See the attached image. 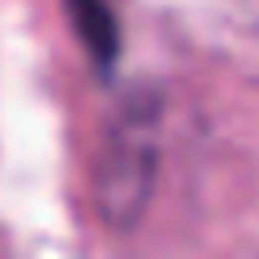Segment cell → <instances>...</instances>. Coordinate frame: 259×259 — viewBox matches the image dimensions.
I'll use <instances>...</instances> for the list:
<instances>
[{"mask_svg": "<svg viewBox=\"0 0 259 259\" xmlns=\"http://www.w3.org/2000/svg\"><path fill=\"white\" fill-rule=\"evenodd\" d=\"M156 122H160L156 103L138 99V103H126V111L107 130V145L96 171V194L103 218L118 229L134 225L149 202L156 179V153H160Z\"/></svg>", "mask_w": 259, "mask_h": 259, "instance_id": "6da1fadb", "label": "cell"}, {"mask_svg": "<svg viewBox=\"0 0 259 259\" xmlns=\"http://www.w3.org/2000/svg\"><path fill=\"white\" fill-rule=\"evenodd\" d=\"M65 8L73 16L76 38L84 42L96 69L99 73H114L118 54H122V34H118V19H114L111 0H65Z\"/></svg>", "mask_w": 259, "mask_h": 259, "instance_id": "7a4b0ae2", "label": "cell"}]
</instances>
